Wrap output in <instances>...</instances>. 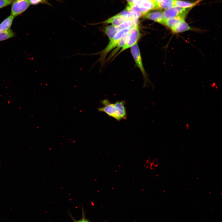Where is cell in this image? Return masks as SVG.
I'll list each match as a JSON object with an SVG mask.
<instances>
[{
  "instance_id": "6da1fadb",
  "label": "cell",
  "mask_w": 222,
  "mask_h": 222,
  "mask_svg": "<svg viewBox=\"0 0 222 222\" xmlns=\"http://www.w3.org/2000/svg\"><path fill=\"white\" fill-rule=\"evenodd\" d=\"M101 102L103 106L97 109L98 111L104 112L117 121L126 118L127 113L124 101L111 103L107 100L105 99Z\"/></svg>"
},
{
  "instance_id": "7a4b0ae2",
  "label": "cell",
  "mask_w": 222,
  "mask_h": 222,
  "mask_svg": "<svg viewBox=\"0 0 222 222\" xmlns=\"http://www.w3.org/2000/svg\"><path fill=\"white\" fill-rule=\"evenodd\" d=\"M133 27L127 28L117 31L113 37L109 40V43L106 47L101 51L91 54H85V55H100V57L95 63L100 62L101 67H103L105 63L106 57L108 53L116 47L120 39L126 34L129 32Z\"/></svg>"
},
{
  "instance_id": "3957f363",
  "label": "cell",
  "mask_w": 222,
  "mask_h": 222,
  "mask_svg": "<svg viewBox=\"0 0 222 222\" xmlns=\"http://www.w3.org/2000/svg\"><path fill=\"white\" fill-rule=\"evenodd\" d=\"M131 53L135 61V64L141 72L146 85L149 82L147 73L144 67L139 48L138 43L130 48Z\"/></svg>"
},
{
  "instance_id": "277c9868",
  "label": "cell",
  "mask_w": 222,
  "mask_h": 222,
  "mask_svg": "<svg viewBox=\"0 0 222 222\" xmlns=\"http://www.w3.org/2000/svg\"><path fill=\"white\" fill-rule=\"evenodd\" d=\"M140 37V31L138 24H137L134 26L131 30L129 34V38L126 43L117 54L113 59L125 50L130 48L138 43Z\"/></svg>"
},
{
  "instance_id": "5b68a950",
  "label": "cell",
  "mask_w": 222,
  "mask_h": 222,
  "mask_svg": "<svg viewBox=\"0 0 222 222\" xmlns=\"http://www.w3.org/2000/svg\"><path fill=\"white\" fill-rule=\"evenodd\" d=\"M31 4L29 0H15L11 6V15L15 17L25 11Z\"/></svg>"
},
{
  "instance_id": "8992f818",
  "label": "cell",
  "mask_w": 222,
  "mask_h": 222,
  "mask_svg": "<svg viewBox=\"0 0 222 222\" xmlns=\"http://www.w3.org/2000/svg\"><path fill=\"white\" fill-rule=\"evenodd\" d=\"M187 9L175 6L170 9L165 10L163 12L165 21L181 15L187 11Z\"/></svg>"
},
{
  "instance_id": "52a82bcc",
  "label": "cell",
  "mask_w": 222,
  "mask_h": 222,
  "mask_svg": "<svg viewBox=\"0 0 222 222\" xmlns=\"http://www.w3.org/2000/svg\"><path fill=\"white\" fill-rule=\"evenodd\" d=\"M188 11V10L183 14L167 20L165 21L164 24L172 31L180 23L181 21L185 19Z\"/></svg>"
},
{
  "instance_id": "ba28073f",
  "label": "cell",
  "mask_w": 222,
  "mask_h": 222,
  "mask_svg": "<svg viewBox=\"0 0 222 222\" xmlns=\"http://www.w3.org/2000/svg\"><path fill=\"white\" fill-rule=\"evenodd\" d=\"M143 17L144 18L149 19L163 25L164 24L165 21L163 12L160 11L147 12Z\"/></svg>"
},
{
  "instance_id": "9c48e42d",
  "label": "cell",
  "mask_w": 222,
  "mask_h": 222,
  "mask_svg": "<svg viewBox=\"0 0 222 222\" xmlns=\"http://www.w3.org/2000/svg\"><path fill=\"white\" fill-rule=\"evenodd\" d=\"M126 19L122 16L116 14L101 23L104 24H111L112 25L117 27L120 25Z\"/></svg>"
},
{
  "instance_id": "30bf717a",
  "label": "cell",
  "mask_w": 222,
  "mask_h": 222,
  "mask_svg": "<svg viewBox=\"0 0 222 222\" xmlns=\"http://www.w3.org/2000/svg\"><path fill=\"white\" fill-rule=\"evenodd\" d=\"M138 24V19L130 18L126 19L120 25L116 27L117 31L130 27H133Z\"/></svg>"
},
{
  "instance_id": "8fae6325",
  "label": "cell",
  "mask_w": 222,
  "mask_h": 222,
  "mask_svg": "<svg viewBox=\"0 0 222 222\" xmlns=\"http://www.w3.org/2000/svg\"><path fill=\"white\" fill-rule=\"evenodd\" d=\"M202 0H197L195 2H190L183 0H175V6L188 9L192 8Z\"/></svg>"
},
{
  "instance_id": "7c38bea8",
  "label": "cell",
  "mask_w": 222,
  "mask_h": 222,
  "mask_svg": "<svg viewBox=\"0 0 222 222\" xmlns=\"http://www.w3.org/2000/svg\"><path fill=\"white\" fill-rule=\"evenodd\" d=\"M191 30H193L192 28L188 25L184 19L172 31L173 33L177 34Z\"/></svg>"
},
{
  "instance_id": "4fadbf2b",
  "label": "cell",
  "mask_w": 222,
  "mask_h": 222,
  "mask_svg": "<svg viewBox=\"0 0 222 222\" xmlns=\"http://www.w3.org/2000/svg\"><path fill=\"white\" fill-rule=\"evenodd\" d=\"M14 18L10 15L1 23L0 24V32L10 30Z\"/></svg>"
},
{
  "instance_id": "5bb4252c",
  "label": "cell",
  "mask_w": 222,
  "mask_h": 222,
  "mask_svg": "<svg viewBox=\"0 0 222 222\" xmlns=\"http://www.w3.org/2000/svg\"><path fill=\"white\" fill-rule=\"evenodd\" d=\"M117 32L116 27L111 25L105 27L104 29V32L108 36L109 40H111Z\"/></svg>"
},
{
  "instance_id": "9a60e30c",
  "label": "cell",
  "mask_w": 222,
  "mask_h": 222,
  "mask_svg": "<svg viewBox=\"0 0 222 222\" xmlns=\"http://www.w3.org/2000/svg\"><path fill=\"white\" fill-rule=\"evenodd\" d=\"M175 6V0H163L158 4L159 9L166 10Z\"/></svg>"
},
{
  "instance_id": "2e32d148",
  "label": "cell",
  "mask_w": 222,
  "mask_h": 222,
  "mask_svg": "<svg viewBox=\"0 0 222 222\" xmlns=\"http://www.w3.org/2000/svg\"><path fill=\"white\" fill-rule=\"evenodd\" d=\"M14 36V33L10 29L6 31L0 32V41L9 39Z\"/></svg>"
},
{
  "instance_id": "e0dca14e",
  "label": "cell",
  "mask_w": 222,
  "mask_h": 222,
  "mask_svg": "<svg viewBox=\"0 0 222 222\" xmlns=\"http://www.w3.org/2000/svg\"><path fill=\"white\" fill-rule=\"evenodd\" d=\"M82 206V216L81 218L79 220H75L74 219V218L71 215H70V214L69 213V215L70 216L71 218L72 219V220L74 222H90V221L89 220V219H87L85 217V213L86 212H84V207H83Z\"/></svg>"
},
{
  "instance_id": "ac0fdd59",
  "label": "cell",
  "mask_w": 222,
  "mask_h": 222,
  "mask_svg": "<svg viewBox=\"0 0 222 222\" xmlns=\"http://www.w3.org/2000/svg\"><path fill=\"white\" fill-rule=\"evenodd\" d=\"M15 0H0V9L13 3Z\"/></svg>"
},
{
  "instance_id": "d6986e66",
  "label": "cell",
  "mask_w": 222,
  "mask_h": 222,
  "mask_svg": "<svg viewBox=\"0 0 222 222\" xmlns=\"http://www.w3.org/2000/svg\"><path fill=\"white\" fill-rule=\"evenodd\" d=\"M31 4L36 5L40 3H47L45 0H29Z\"/></svg>"
},
{
  "instance_id": "ffe728a7",
  "label": "cell",
  "mask_w": 222,
  "mask_h": 222,
  "mask_svg": "<svg viewBox=\"0 0 222 222\" xmlns=\"http://www.w3.org/2000/svg\"><path fill=\"white\" fill-rule=\"evenodd\" d=\"M127 1L129 6H128L129 7H131L134 6V0H126Z\"/></svg>"
},
{
  "instance_id": "44dd1931",
  "label": "cell",
  "mask_w": 222,
  "mask_h": 222,
  "mask_svg": "<svg viewBox=\"0 0 222 222\" xmlns=\"http://www.w3.org/2000/svg\"><path fill=\"white\" fill-rule=\"evenodd\" d=\"M155 1L158 6L159 4L163 0H155ZM159 7V6H158Z\"/></svg>"
}]
</instances>
